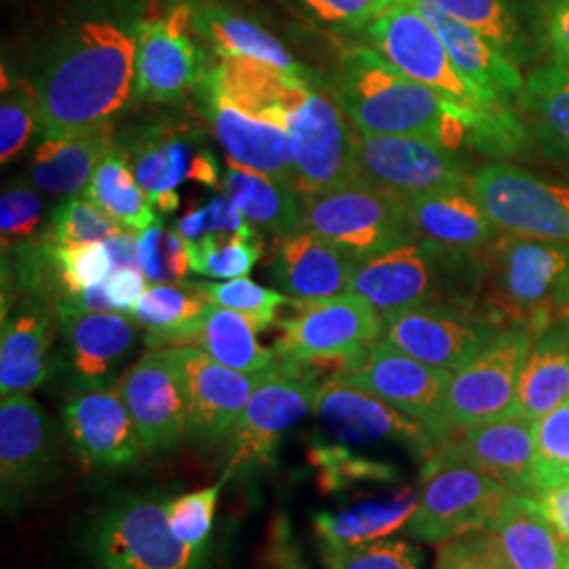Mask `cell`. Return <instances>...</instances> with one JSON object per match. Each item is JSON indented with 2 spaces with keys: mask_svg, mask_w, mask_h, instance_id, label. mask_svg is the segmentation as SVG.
Listing matches in <instances>:
<instances>
[{
  "mask_svg": "<svg viewBox=\"0 0 569 569\" xmlns=\"http://www.w3.org/2000/svg\"><path fill=\"white\" fill-rule=\"evenodd\" d=\"M258 329L234 310L207 305L192 329L188 346H199L213 361L241 373H262L277 363V355L258 342Z\"/></svg>",
  "mask_w": 569,
  "mask_h": 569,
  "instance_id": "f35d334b",
  "label": "cell"
},
{
  "mask_svg": "<svg viewBox=\"0 0 569 569\" xmlns=\"http://www.w3.org/2000/svg\"><path fill=\"white\" fill-rule=\"evenodd\" d=\"M287 133L293 150V183L302 197L361 182L359 131L326 82L312 84L308 100L289 119Z\"/></svg>",
  "mask_w": 569,
  "mask_h": 569,
  "instance_id": "30bf717a",
  "label": "cell"
},
{
  "mask_svg": "<svg viewBox=\"0 0 569 569\" xmlns=\"http://www.w3.org/2000/svg\"><path fill=\"white\" fill-rule=\"evenodd\" d=\"M448 249L413 239L359 260L350 293L366 298L385 323L420 306L432 305L441 287V262Z\"/></svg>",
  "mask_w": 569,
  "mask_h": 569,
  "instance_id": "44dd1931",
  "label": "cell"
},
{
  "mask_svg": "<svg viewBox=\"0 0 569 569\" xmlns=\"http://www.w3.org/2000/svg\"><path fill=\"white\" fill-rule=\"evenodd\" d=\"M194 11L186 4L143 21L136 32V96L143 102H178L207 79L203 51L192 39Z\"/></svg>",
  "mask_w": 569,
  "mask_h": 569,
  "instance_id": "d6986e66",
  "label": "cell"
},
{
  "mask_svg": "<svg viewBox=\"0 0 569 569\" xmlns=\"http://www.w3.org/2000/svg\"><path fill=\"white\" fill-rule=\"evenodd\" d=\"M315 416L329 441L345 446L390 443L411 451L422 465L443 446L416 418L336 378L319 388Z\"/></svg>",
  "mask_w": 569,
  "mask_h": 569,
  "instance_id": "9a60e30c",
  "label": "cell"
},
{
  "mask_svg": "<svg viewBox=\"0 0 569 569\" xmlns=\"http://www.w3.org/2000/svg\"><path fill=\"white\" fill-rule=\"evenodd\" d=\"M167 500L124 493L93 515L84 533L91 569H207L209 547H188L173 533Z\"/></svg>",
  "mask_w": 569,
  "mask_h": 569,
  "instance_id": "5b68a950",
  "label": "cell"
},
{
  "mask_svg": "<svg viewBox=\"0 0 569 569\" xmlns=\"http://www.w3.org/2000/svg\"><path fill=\"white\" fill-rule=\"evenodd\" d=\"M138 182L154 209L171 213L178 209V188L199 182L218 188V163L203 138L183 127H152L131 143L124 154Z\"/></svg>",
  "mask_w": 569,
  "mask_h": 569,
  "instance_id": "7402d4cb",
  "label": "cell"
},
{
  "mask_svg": "<svg viewBox=\"0 0 569 569\" xmlns=\"http://www.w3.org/2000/svg\"><path fill=\"white\" fill-rule=\"evenodd\" d=\"M321 378L293 361H277L256 387L226 443L224 479L270 467L284 435L315 411Z\"/></svg>",
  "mask_w": 569,
  "mask_h": 569,
  "instance_id": "52a82bcc",
  "label": "cell"
},
{
  "mask_svg": "<svg viewBox=\"0 0 569 569\" xmlns=\"http://www.w3.org/2000/svg\"><path fill=\"white\" fill-rule=\"evenodd\" d=\"M266 569H310L284 515L272 519L264 547Z\"/></svg>",
  "mask_w": 569,
  "mask_h": 569,
  "instance_id": "680465c9",
  "label": "cell"
},
{
  "mask_svg": "<svg viewBox=\"0 0 569 569\" xmlns=\"http://www.w3.org/2000/svg\"><path fill=\"white\" fill-rule=\"evenodd\" d=\"M127 228L87 197H74L53 213L49 237L56 244L103 243Z\"/></svg>",
  "mask_w": 569,
  "mask_h": 569,
  "instance_id": "bcb514c9",
  "label": "cell"
},
{
  "mask_svg": "<svg viewBox=\"0 0 569 569\" xmlns=\"http://www.w3.org/2000/svg\"><path fill=\"white\" fill-rule=\"evenodd\" d=\"M226 481L228 479L222 477L211 488L183 493L167 505L171 529L183 545L197 547V549L209 547L207 542L213 531L216 509H218V500H220Z\"/></svg>",
  "mask_w": 569,
  "mask_h": 569,
  "instance_id": "816d5d0a",
  "label": "cell"
},
{
  "mask_svg": "<svg viewBox=\"0 0 569 569\" xmlns=\"http://www.w3.org/2000/svg\"><path fill=\"white\" fill-rule=\"evenodd\" d=\"M194 30L211 42L220 58L239 56L251 60L266 61L277 66L287 74L302 81L323 82V79L296 60L283 42L270 34L260 23L244 16L232 13L218 4H204L192 16Z\"/></svg>",
  "mask_w": 569,
  "mask_h": 569,
  "instance_id": "836d02e7",
  "label": "cell"
},
{
  "mask_svg": "<svg viewBox=\"0 0 569 569\" xmlns=\"http://www.w3.org/2000/svg\"><path fill=\"white\" fill-rule=\"evenodd\" d=\"M63 430L82 465L93 470L131 467L142 456L140 435L119 388H81L63 406Z\"/></svg>",
  "mask_w": 569,
  "mask_h": 569,
  "instance_id": "603a6c76",
  "label": "cell"
},
{
  "mask_svg": "<svg viewBox=\"0 0 569 569\" xmlns=\"http://www.w3.org/2000/svg\"><path fill=\"white\" fill-rule=\"evenodd\" d=\"M441 449L505 483L510 491H536V422L531 420L507 418L460 430Z\"/></svg>",
  "mask_w": 569,
  "mask_h": 569,
  "instance_id": "484cf974",
  "label": "cell"
},
{
  "mask_svg": "<svg viewBox=\"0 0 569 569\" xmlns=\"http://www.w3.org/2000/svg\"><path fill=\"white\" fill-rule=\"evenodd\" d=\"M37 89L26 81H2L0 103V161L11 163L30 140L37 117Z\"/></svg>",
  "mask_w": 569,
  "mask_h": 569,
  "instance_id": "c3c4849f",
  "label": "cell"
},
{
  "mask_svg": "<svg viewBox=\"0 0 569 569\" xmlns=\"http://www.w3.org/2000/svg\"><path fill=\"white\" fill-rule=\"evenodd\" d=\"M117 150L114 127L103 122L74 133L44 138L32 159V183L56 197L84 192L96 169Z\"/></svg>",
  "mask_w": 569,
  "mask_h": 569,
  "instance_id": "1f68e13d",
  "label": "cell"
},
{
  "mask_svg": "<svg viewBox=\"0 0 569 569\" xmlns=\"http://www.w3.org/2000/svg\"><path fill=\"white\" fill-rule=\"evenodd\" d=\"M566 569H569V559H568V566H566Z\"/></svg>",
  "mask_w": 569,
  "mask_h": 569,
  "instance_id": "e7e4bbea",
  "label": "cell"
},
{
  "mask_svg": "<svg viewBox=\"0 0 569 569\" xmlns=\"http://www.w3.org/2000/svg\"><path fill=\"white\" fill-rule=\"evenodd\" d=\"M281 329L274 346L279 361H359L380 342L385 319L366 298L348 291L329 300L298 302V315L283 321Z\"/></svg>",
  "mask_w": 569,
  "mask_h": 569,
  "instance_id": "7c38bea8",
  "label": "cell"
},
{
  "mask_svg": "<svg viewBox=\"0 0 569 569\" xmlns=\"http://www.w3.org/2000/svg\"><path fill=\"white\" fill-rule=\"evenodd\" d=\"M521 112L540 150L569 164V72L555 63L533 68L521 93Z\"/></svg>",
  "mask_w": 569,
  "mask_h": 569,
  "instance_id": "d590c367",
  "label": "cell"
},
{
  "mask_svg": "<svg viewBox=\"0 0 569 569\" xmlns=\"http://www.w3.org/2000/svg\"><path fill=\"white\" fill-rule=\"evenodd\" d=\"M470 192L500 232L569 244V183L491 163L470 178Z\"/></svg>",
  "mask_w": 569,
  "mask_h": 569,
  "instance_id": "8fae6325",
  "label": "cell"
},
{
  "mask_svg": "<svg viewBox=\"0 0 569 569\" xmlns=\"http://www.w3.org/2000/svg\"><path fill=\"white\" fill-rule=\"evenodd\" d=\"M540 18L557 63L569 72V0H542Z\"/></svg>",
  "mask_w": 569,
  "mask_h": 569,
  "instance_id": "91938a15",
  "label": "cell"
},
{
  "mask_svg": "<svg viewBox=\"0 0 569 569\" xmlns=\"http://www.w3.org/2000/svg\"><path fill=\"white\" fill-rule=\"evenodd\" d=\"M536 336L523 327H505L472 361L453 371L446 397L451 435L515 418L521 369Z\"/></svg>",
  "mask_w": 569,
  "mask_h": 569,
  "instance_id": "9c48e42d",
  "label": "cell"
},
{
  "mask_svg": "<svg viewBox=\"0 0 569 569\" xmlns=\"http://www.w3.org/2000/svg\"><path fill=\"white\" fill-rule=\"evenodd\" d=\"M178 355L188 406L186 439L199 451L222 448L230 441L244 407L268 369L262 373L234 371L213 361L199 346H178Z\"/></svg>",
  "mask_w": 569,
  "mask_h": 569,
  "instance_id": "ac0fdd59",
  "label": "cell"
},
{
  "mask_svg": "<svg viewBox=\"0 0 569 569\" xmlns=\"http://www.w3.org/2000/svg\"><path fill=\"white\" fill-rule=\"evenodd\" d=\"M533 483L536 491L569 483V401L536 422Z\"/></svg>",
  "mask_w": 569,
  "mask_h": 569,
  "instance_id": "f6af8a7d",
  "label": "cell"
},
{
  "mask_svg": "<svg viewBox=\"0 0 569 569\" xmlns=\"http://www.w3.org/2000/svg\"><path fill=\"white\" fill-rule=\"evenodd\" d=\"M204 114L228 163L296 186L291 138L283 127L247 117L209 93H204Z\"/></svg>",
  "mask_w": 569,
  "mask_h": 569,
  "instance_id": "f1b7e54d",
  "label": "cell"
},
{
  "mask_svg": "<svg viewBox=\"0 0 569 569\" xmlns=\"http://www.w3.org/2000/svg\"><path fill=\"white\" fill-rule=\"evenodd\" d=\"M510 493L505 483L439 448L422 465V488L407 536L439 547L470 531L489 529Z\"/></svg>",
  "mask_w": 569,
  "mask_h": 569,
  "instance_id": "8992f818",
  "label": "cell"
},
{
  "mask_svg": "<svg viewBox=\"0 0 569 569\" xmlns=\"http://www.w3.org/2000/svg\"><path fill=\"white\" fill-rule=\"evenodd\" d=\"M369 47L399 72L413 79L467 119L475 143L491 154H515L526 143L523 122L512 110L489 102L449 58L448 49L425 16L401 0L366 28Z\"/></svg>",
  "mask_w": 569,
  "mask_h": 569,
  "instance_id": "7a4b0ae2",
  "label": "cell"
},
{
  "mask_svg": "<svg viewBox=\"0 0 569 569\" xmlns=\"http://www.w3.org/2000/svg\"><path fill=\"white\" fill-rule=\"evenodd\" d=\"M357 163L361 182L399 201L470 186V178L453 150L420 136H378L359 131Z\"/></svg>",
  "mask_w": 569,
  "mask_h": 569,
  "instance_id": "4fadbf2b",
  "label": "cell"
},
{
  "mask_svg": "<svg viewBox=\"0 0 569 569\" xmlns=\"http://www.w3.org/2000/svg\"><path fill=\"white\" fill-rule=\"evenodd\" d=\"M566 331H568V333H569V329H566Z\"/></svg>",
  "mask_w": 569,
  "mask_h": 569,
  "instance_id": "03108f58",
  "label": "cell"
},
{
  "mask_svg": "<svg viewBox=\"0 0 569 569\" xmlns=\"http://www.w3.org/2000/svg\"><path fill=\"white\" fill-rule=\"evenodd\" d=\"M37 186L16 183L2 192L0 199V239L2 253L28 243L42 220V203Z\"/></svg>",
  "mask_w": 569,
  "mask_h": 569,
  "instance_id": "f5cc1de1",
  "label": "cell"
},
{
  "mask_svg": "<svg viewBox=\"0 0 569 569\" xmlns=\"http://www.w3.org/2000/svg\"><path fill=\"white\" fill-rule=\"evenodd\" d=\"M148 283L150 281L146 279L142 268H121L106 279V291L117 312L131 315L133 306L138 305V300L146 293Z\"/></svg>",
  "mask_w": 569,
  "mask_h": 569,
  "instance_id": "94428289",
  "label": "cell"
},
{
  "mask_svg": "<svg viewBox=\"0 0 569 569\" xmlns=\"http://www.w3.org/2000/svg\"><path fill=\"white\" fill-rule=\"evenodd\" d=\"M308 462L315 468L317 486L326 493L366 483H390L399 477V470L387 460L359 456L345 443L317 439L308 448Z\"/></svg>",
  "mask_w": 569,
  "mask_h": 569,
  "instance_id": "7bdbcfd3",
  "label": "cell"
},
{
  "mask_svg": "<svg viewBox=\"0 0 569 569\" xmlns=\"http://www.w3.org/2000/svg\"><path fill=\"white\" fill-rule=\"evenodd\" d=\"M326 569H422V555L407 540H376L357 547L319 545Z\"/></svg>",
  "mask_w": 569,
  "mask_h": 569,
  "instance_id": "681fc988",
  "label": "cell"
},
{
  "mask_svg": "<svg viewBox=\"0 0 569 569\" xmlns=\"http://www.w3.org/2000/svg\"><path fill=\"white\" fill-rule=\"evenodd\" d=\"M110 262H112V272L121 268H140V241L136 232L124 230L121 234H114L103 241Z\"/></svg>",
  "mask_w": 569,
  "mask_h": 569,
  "instance_id": "be15d7a7",
  "label": "cell"
},
{
  "mask_svg": "<svg viewBox=\"0 0 569 569\" xmlns=\"http://www.w3.org/2000/svg\"><path fill=\"white\" fill-rule=\"evenodd\" d=\"M569 401V333L547 331L531 346L519 378L517 413L531 422Z\"/></svg>",
  "mask_w": 569,
  "mask_h": 569,
  "instance_id": "8d00e7d4",
  "label": "cell"
},
{
  "mask_svg": "<svg viewBox=\"0 0 569 569\" xmlns=\"http://www.w3.org/2000/svg\"><path fill=\"white\" fill-rule=\"evenodd\" d=\"M140 268L150 283L183 281L190 272L188 244L176 228L154 222L138 234Z\"/></svg>",
  "mask_w": 569,
  "mask_h": 569,
  "instance_id": "f907efd6",
  "label": "cell"
},
{
  "mask_svg": "<svg viewBox=\"0 0 569 569\" xmlns=\"http://www.w3.org/2000/svg\"><path fill=\"white\" fill-rule=\"evenodd\" d=\"M437 30L456 68L472 82L489 102L512 110L526 89V79L515 61L467 23L453 20L432 0H407Z\"/></svg>",
  "mask_w": 569,
  "mask_h": 569,
  "instance_id": "4316f807",
  "label": "cell"
},
{
  "mask_svg": "<svg viewBox=\"0 0 569 569\" xmlns=\"http://www.w3.org/2000/svg\"><path fill=\"white\" fill-rule=\"evenodd\" d=\"M331 91L361 133L420 136L451 150L475 142L470 124L451 103L399 72L371 47L346 51Z\"/></svg>",
  "mask_w": 569,
  "mask_h": 569,
  "instance_id": "3957f363",
  "label": "cell"
},
{
  "mask_svg": "<svg viewBox=\"0 0 569 569\" xmlns=\"http://www.w3.org/2000/svg\"><path fill=\"white\" fill-rule=\"evenodd\" d=\"M317 82L302 81L272 63L228 56L207 72L204 93L230 103L247 117L274 122L287 131Z\"/></svg>",
  "mask_w": 569,
  "mask_h": 569,
  "instance_id": "cb8c5ba5",
  "label": "cell"
},
{
  "mask_svg": "<svg viewBox=\"0 0 569 569\" xmlns=\"http://www.w3.org/2000/svg\"><path fill=\"white\" fill-rule=\"evenodd\" d=\"M432 569H512L496 536L483 531H470L439 545Z\"/></svg>",
  "mask_w": 569,
  "mask_h": 569,
  "instance_id": "9f6ffc18",
  "label": "cell"
},
{
  "mask_svg": "<svg viewBox=\"0 0 569 569\" xmlns=\"http://www.w3.org/2000/svg\"><path fill=\"white\" fill-rule=\"evenodd\" d=\"M146 453L180 449L188 437V406L178 346L150 348L117 382Z\"/></svg>",
  "mask_w": 569,
  "mask_h": 569,
  "instance_id": "2e32d148",
  "label": "cell"
},
{
  "mask_svg": "<svg viewBox=\"0 0 569 569\" xmlns=\"http://www.w3.org/2000/svg\"><path fill=\"white\" fill-rule=\"evenodd\" d=\"M224 192L251 224L277 237H289L305 228V209L291 183L230 164L224 173Z\"/></svg>",
  "mask_w": 569,
  "mask_h": 569,
  "instance_id": "74e56055",
  "label": "cell"
},
{
  "mask_svg": "<svg viewBox=\"0 0 569 569\" xmlns=\"http://www.w3.org/2000/svg\"><path fill=\"white\" fill-rule=\"evenodd\" d=\"M207 305L197 284L159 283L146 289L129 317L146 329L148 348L188 346Z\"/></svg>",
  "mask_w": 569,
  "mask_h": 569,
  "instance_id": "ab89813d",
  "label": "cell"
},
{
  "mask_svg": "<svg viewBox=\"0 0 569 569\" xmlns=\"http://www.w3.org/2000/svg\"><path fill=\"white\" fill-rule=\"evenodd\" d=\"M56 260L63 289L61 298L103 283L112 274L110 253L103 243L56 244Z\"/></svg>",
  "mask_w": 569,
  "mask_h": 569,
  "instance_id": "11a10c76",
  "label": "cell"
},
{
  "mask_svg": "<svg viewBox=\"0 0 569 569\" xmlns=\"http://www.w3.org/2000/svg\"><path fill=\"white\" fill-rule=\"evenodd\" d=\"M136 37L112 21L72 28L34 81L44 138L98 127L119 114L136 87Z\"/></svg>",
  "mask_w": 569,
  "mask_h": 569,
  "instance_id": "6da1fadb",
  "label": "cell"
},
{
  "mask_svg": "<svg viewBox=\"0 0 569 569\" xmlns=\"http://www.w3.org/2000/svg\"><path fill=\"white\" fill-rule=\"evenodd\" d=\"M188 244V243H186ZM264 241L258 232L211 237L188 244L190 270L207 279H241L262 258Z\"/></svg>",
  "mask_w": 569,
  "mask_h": 569,
  "instance_id": "ee69618b",
  "label": "cell"
},
{
  "mask_svg": "<svg viewBox=\"0 0 569 569\" xmlns=\"http://www.w3.org/2000/svg\"><path fill=\"white\" fill-rule=\"evenodd\" d=\"M56 310L41 300H28L11 315H2L0 338V392L30 395L49 380L53 369Z\"/></svg>",
  "mask_w": 569,
  "mask_h": 569,
  "instance_id": "f546056e",
  "label": "cell"
},
{
  "mask_svg": "<svg viewBox=\"0 0 569 569\" xmlns=\"http://www.w3.org/2000/svg\"><path fill=\"white\" fill-rule=\"evenodd\" d=\"M58 428L30 395L0 403V491L2 509L18 515L51 479L58 465Z\"/></svg>",
  "mask_w": 569,
  "mask_h": 569,
  "instance_id": "e0dca14e",
  "label": "cell"
},
{
  "mask_svg": "<svg viewBox=\"0 0 569 569\" xmlns=\"http://www.w3.org/2000/svg\"><path fill=\"white\" fill-rule=\"evenodd\" d=\"M489 315L448 305H427L385 323L382 340L427 366L458 371L498 333Z\"/></svg>",
  "mask_w": 569,
  "mask_h": 569,
  "instance_id": "ffe728a7",
  "label": "cell"
},
{
  "mask_svg": "<svg viewBox=\"0 0 569 569\" xmlns=\"http://www.w3.org/2000/svg\"><path fill=\"white\" fill-rule=\"evenodd\" d=\"M357 264L345 249L302 228L277 241L270 281L296 302L329 300L350 291Z\"/></svg>",
  "mask_w": 569,
  "mask_h": 569,
  "instance_id": "d4e9b609",
  "label": "cell"
},
{
  "mask_svg": "<svg viewBox=\"0 0 569 569\" xmlns=\"http://www.w3.org/2000/svg\"><path fill=\"white\" fill-rule=\"evenodd\" d=\"M305 228L366 260L418 239L399 199L366 182L302 197Z\"/></svg>",
  "mask_w": 569,
  "mask_h": 569,
  "instance_id": "ba28073f",
  "label": "cell"
},
{
  "mask_svg": "<svg viewBox=\"0 0 569 569\" xmlns=\"http://www.w3.org/2000/svg\"><path fill=\"white\" fill-rule=\"evenodd\" d=\"M451 376L453 371L427 366L380 340L367 350L357 366L336 380L397 407L446 443L453 437L446 422V397Z\"/></svg>",
  "mask_w": 569,
  "mask_h": 569,
  "instance_id": "5bb4252c",
  "label": "cell"
},
{
  "mask_svg": "<svg viewBox=\"0 0 569 569\" xmlns=\"http://www.w3.org/2000/svg\"><path fill=\"white\" fill-rule=\"evenodd\" d=\"M401 204L416 234L448 251L479 249L500 232L470 186L401 199Z\"/></svg>",
  "mask_w": 569,
  "mask_h": 569,
  "instance_id": "4dcf8cb0",
  "label": "cell"
},
{
  "mask_svg": "<svg viewBox=\"0 0 569 569\" xmlns=\"http://www.w3.org/2000/svg\"><path fill=\"white\" fill-rule=\"evenodd\" d=\"M82 197L96 201L131 232L140 234L157 222L154 204L148 192L133 176L131 167L124 161V154L117 150L110 152L96 169Z\"/></svg>",
  "mask_w": 569,
  "mask_h": 569,
  "instance_id": "b9f144b4",
  "label": "cell"
},
{
  "mask_svg": "<svg viewBox=\"0 0 569 569\" xmlns=\"http://www.w3.org/2000/svg\"><path fill=\"white\" fill-rule=\"evenodd\" d=\"M66 338V366L81 388L106 387L138 340V323L122 312H56Z\"/></svg>",
  "mask_w": 569,
  "mask_h": 569,
  "instance_id": "83f0119b",
  "label": "cell"
},
{
  "mask_svg": "<svg viewBox=\"0 0 569 569\" xmlns=\"http://www.w3.org/2000/svg\"><path fill=\"white\" fill-rule=\"evenodd\" d=\"M176 230L188 244L211 239V237H237V234H253L256 228L243 216V211L232 203L228 197H216L213 201L192 209L182 216L176 224Z\"/></svg>",
  "mask_w": 569,
  "mask_h": 569,
  "instance_id": "db71d44e",
  "label": "cell"
},
{
  "mask_svg": "<svg viewBox=\"0 0 569 569\" xmlns=\"http://www.w3.org/2000/svg\"><path fill=\"white\" fill-rule=\"evenodd\" d=\"M209 305L222 306L244 315L258 331H264L277 323V310L284 305L283 293L266 289L241 277L226 283H194Z\"/></svg>",
  "mask_w": 569,
  "mask_h": 569,
  "instance_id": "7dc6e473",
  "label": "cell"
},
{
  "mask_svg": "<svg viewBox=\"0 0 569 569\" xmlns=\"http://www.w3.org/2000/svg\"><path fill=\"white\" fill-rule=\"evenodd\" d=\"M418 498L420 489H395L382 498L359 502L338 512L321 510L312 517V528L319 545L357 547L376 542L406 529L418 507Z\"/></svg>",
  "mask_w": 569,
  "mask_h": 569,
  "instance_id": "e575fe53",
  "label": "cell"
},
{
  "mask_svg": "<svg viewBox=\"0 0 569 569\" xmlns=\"http://www.w3.org/2000/svg\"><path fill=\"white\" fill-rule=\"evenodd\" d=\"M531 498L569 547V483L540 489Z\"/></svg>",
  "mask_w": 569,
  "mask_h": 569,
  "instance_id": "6125c7cd",
  "label": "cell"
},
{
  "mask_svg": "<svg viewBox=\"0 0 569 569\" xmlns=\"http://www.w3.org/2000/svg\"><path fill=\"white\" fill-rule=\"evenodd\" d=\"M489 317L536 338L569 323V244L510 234L489 260Z\"/></svg>",
  "mask_w": 569,
  "mask_h": 569,
  "instance_id": "277c9868",
  "label": "cell"
},
{
  "mask_svg": "<svg viewBox=\"0 0 569 569\" xmlns=\"http://www.w3.org/2000/svg\"><path fill=\"white\" fill-rule=\"evenodd\" d=\"M489 531L512 569H566L569 547L531 493L512 491Z\"/></svg>",
  "mask_w": 569,
  "mask_h": 569,
  "instance_id": "d6a6232c",
  "label": "cell"
},
{
  "mask_svg": "<svg viewBox=\"0 0 569 569\" xmlns=\"http://www.w3.org/2000/svg\"><path fill=\"white\" fill-rule=\"evenodd\" d=\"M308 11L331 26L367 28L378 16L401 0H302Z\"/></svg>",
  "mask_w": 569,
  "mask_h": 569,
  "instance_id": "6f0895ef",
  "label": "cell"
},
{
  "mask_svg": "<svg viewBox=\"0 0 569 569\" xmlns=\"http://www.w3.org/2000/svg\"><path fill=\"white\" fill-rule=\"evenodd\" d=\"M453 20L462 21L486 37L517 66L538 53L533 26L526 20L517 0H432Z\"/></svg>",
  "mask_w": 569,
  "mask_h": 569,
  "instance_id": "60d3db41",
  "label": "cell"
}]
</instances>
